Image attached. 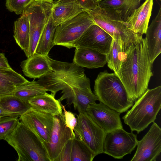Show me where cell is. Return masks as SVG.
<instances>
[{
  "instance_id": "34",
  "label": "cell",
  "mask_w": 161,
  "mask_h": 161,
  "mask_svg": "<svg viewBox=\"0 0 161 161\" xmlns=\"http://www.w3.org/2000/svg\"><path fill=\"white\" fill-rule=\"evenodd\" d=\"M12 69L5 54L3 53H0V69L9 70Z\"/></svg>"
},
{
  "instance_id": "36",
  "label": "cell",
  "mask_w": 161,
  "mask_h": 161,
  "mask_svg": "<svg viewBox=\"0 0 161 161\" xmlns=\"http://www.w3.org/2000/svg\"><path fill=\"white\" fill-rule=\"evenodd\" d=\"M103 0H93V1L94 2V3L96 4H98V3H99L101 1H103Z\"/></svg>"
},
{
  "instance_id": "32",
  "label": "cell",
  "mask_w": 161,
  "mask_h": 161,
  "mask_svg": "<svg viewBox=\"0 0 161 161\" xmlns=\"http://www.w3.org/2000/svg\"><path fill=\"white\" fill-rule=\"evenodd\" d=\"M61 105L62 109L64 110L63 114L65 124L67 126L70 130L73 135L75 137L74 130L77 124V118H76L74 114L72 112L67 111L65 106L61 103Z\"/></svg>"
},
{
  "instance_id": "26",
  "label": "cell",
  "mask_w": 161,
  "mask_h": 161,
  "mask_svg": "<svg viewBox=\"0 0 161 161\" xmlns=\"http://www.w3.org/2000/svg\"><path fill=\"white\" fill-rule=\"evenodd\" d=\"M96 156L92 151L75 136L72 139L71 161H92Z\"/></svg>"
},
{
  "instance_id": "9",
  "label": "cell",
  "mask_w": 161,
  "mask_h": 161,
  "mask_svg": "<svg viewBox=\"0 0 161 161\" xmlns=\"http://www.w3.org/2000/svg\"><path fill=\"white\" fill-rule=\"evenodd\" d=\"M136 135L128 132L123 128L107 133L104 139L103 152L116 159H122L130 154L137 146Z\"/></svg>"
},
{
  "instance_id": "24",
  "label": "cell",
  "mask_w": 161,
  "mask_h": 161,
  "mask_svg": "<svg viewBox=\"0 0 161 161\" xmlns=\"http://www.w3.org/2000/svg\"><path fill=\"white\" fill-rule=\"evenodd\" d=\"M0 105L4 110L12 115L19 117L31 109L28 102L13 95L0 98Z\"/></svg>"
},
{
  "instance_id": "11",
  "label": "cell",
  "mask_w": 161,
  "mask_h": 161,
  "mask_svg": "<svg viewBox=\"0 0 161 161\" xmlns=\"http://www.w3.org/2000/svg\"><path fill=\"white\" fill-rule=\"evenodd\" d=\"M136 152L131 161H155L161 152V129L154 122L149 130L138 141Z\"/></svg>"
},
{
  "instance_id": "4",
  "label": "cell",
  "mask_w": 161,
  "mask_h": 161,
  "mask_svg": "<svg viewBox=\"0 0 161 161\" xmlns=\"http://www.w3.org/2000/svg\"><path fill=\"white\" fill-rule=\"evenodd\" d=\"M122 117L132 132L137 133L153 123L161 108V86L148 89Z\"/></svg>"
},
{
  "instance_id": "31",
  "label": "cell",
  "mask_w": 161,
  "mask_h": 161,
  "mask_svg": "<svg viewBox=\"0 0 161 161\" xmlns=\"http://www.w3.org/2000/svg\"><path fill=\"white\" fill-rule=\"evenodd\" d=\"M0 77L6 78L12 80L16 83L17 86L29 81L13 69L9 70L0 69Z\"/></svg>"
},
{
  "instance_id": "23",
  "label": "cell",
  "mask_w": 161,
  "mask_h": 161,
  "mask_svg": "<svg viewBox=\"0 0 161 161\" xmlns=\"http://www.w3.org/2000/svg\"><path fill=\"white\" fill-rule=\"evenodd\" d=\"M56 26L51 14L38 42L35 52L47 56L54 46L53 40Z\"/></svg>"
},
{
  "instance_id": "30",
  "label": "cell",
  "mask_w": 161,
  "mask_h": 161,
  "mask_svg": "<svg viewBox=\"0 0 161 161\" xmlns=\"http://www.w3.org/2000/svg\"><path fill=\"white\" fill-rule=\"evenodd\" d=\"M17 85L12 80L0 77V98L12 95Z\"/></svg>"
},
{
  "instance_id": "12",
  "label": "cell",
  "mask_w": 161,
  "mask_h": 161,
  "mask_svg": "<svg viewBox=\"0 0 161 161\" xmlns=\"http://www.w3.org/2000/svg\"><path fill=\"white\" fill-rule=\"evenodd\" d=\"M22 122L39 139L43 145L48 142L52 128L54 116L31 108L21 115Z\"/></svg>"
},
{
  "instance_id": "37",
  "label": "cell",
  "mask_w": 161,
  "mask_h": 161,
  "mask_svg": "<svg viewBox=\"0 0 161 161\" xmlns=\"http://www.w3.org/2000/svg\"></svg>"
},
{
  "instance_id": "25",
  "label": "cell",
  "mask_w": 161,
  "mask_h": 161,
  "mask_svg": "<svg viewBox=\"0 0 161 161\" xmlns=\"http://www.w3.org/2000/svg\"><path fill=\"white\" fill-rule=\"evenodd\" d=\"M47 91L45 87L34 80L16 86L13 95L28 102L30 99L37 96L45 94L47 93Z\"/></svg>"
},
{
  "instance_id": "1",
  "label": "cell",
  "mask_w": 161,
  "mask_h": 161,
  "mask_svg": "<svg viewBox=\"0 0 161 161\" xmlns=\"http://www.w3.org/2000/svg\"><path fill=\"white\" fill-rule=\"evenodd\" d=\"M49 59L52 70L37 80L54 96L59 91L62 95L58 100L73 104L79 113L85 112L88 106L98 100L92 92L89 79L83 68L72 63Z\"/></svg>"
},
{
  "instance_id": "3",
  "label": "cell",
  "mask_w": 161,
  "mask_h": 161,
  "mask_svg": "<svg viewBox=\"0 0 161 161\" xmlns=\"http://www.w3.org/2000/svg\"><path fill=\"white\" fill-rule=\"evenodd\" d=\"M94 24L107 32L124 53L130 47L142 41V35L136 33L129 28L119 12L111 8L102 7L96 4L93 7L86 9Z\"/></svg>"
},
{
  "instance_id": "29",
  "label": "cell",
  "mask_w": 161,
  "mask_h": 161,
  "mask_svg": "<svg viewBox=\"0 0 161 161\" xmlns=\"http://www.w3.org/2000/svg\"><path fill=\"white\" fill-rule=\"evenodd\" d=\"M32 0H6L7 8L17 14H22Z\"/></svg>"
},
{
  "instance_id": "10",
  "label": "cell",
  "mask_w": 161,
  "mask_h": 161,
  "mask_svg": "<svg viewBox=\"0 0 161 161\" xmlns=\"http://www.w3.org/2000/svg\"><path fill=\"white\" fill-rule=\"evenodd\" d=\"M75 137L65 124L63 113L54 116L49 139L43 144L50 161H56L68 141Z\"/></svg>"
},
{
  "instance_id": "19",
  "label": "cell",
  "mask_w": 161,
  "mask_h": 161,
  "mask_svg": "<svg viewBox=\"0 0 161 161\" xmlns=\"http://www.w3.org/2000/svg\"><path fill=\"white\" fill-rule=\"evenodd\" d=\"M73 62L80 67L95 69L106 64V55L89 48L76 47Z\"/></svg>"
},
{
  "instance_id": "33",
  "label": "cell",
  "mask_w": 161,
  "mask_h": 161,
  "mask_svg": "<svg viewBox=\"0 0 161 161\" xmlns=\"http://www.w3.org/2000/svg\"><path fill=\"white\" fill-rule=\"evenodd\" d=\"M72 139L68 141L56 161H71Z\"/></svg>"
},
{
  "instance_id": "15",
  "label": "cell",
  "mask_w": 161,
  "mask_h": 161,
  "mask_svg": "<svg viewBox=\"0 0 161 161\" xmlns=\"http://www.w3.org/2000/svg\"><path fill=\"white\" fill-rule=\"evenodd\" d=\"M84 12V9L77 0H58L53 2L51 14L57 26Z\"/></svg>"
},
{
  "instance_id": "21",
  "label": "cell",
  "mask_w": 161,
  "mask_h": 161,
  "mask_svg": "<svg viewBox=\"0 0 161 161\" xmlns=\"http://www.w3.org/2000/svg\"><path fill=\"white\" fill-rule=\"evenodd\" d=\"M14 33L16 43L27 56L29 46L30 23L27 16L24 12L14 21Z\"/></svg>"
},
{
  "instance_id": "17",
  "label": "cell",
  "mask_w": 161,
  "mask_h": 161,
  "mask_svg": "<svg viewBox=\"0 0 161 161\" xmlns=\"http://www.w3.org/2000/svg\"><path fill=\"white\" fill-rule=\"evenodd\" d=\"M153 0H145L135 9L125 21L128 27L135 33L146 34L152 14Z\"/></svg>"
},
{
  "instance_id": "5",
  "label": "cell",
  "mask_w": 161,
  "mask_h": 161,
  "mask_svg": "<svg viewBox=\"0 0 161 161\" xmlns=\"http://www.w3.org/2000/svg\"><path fill=\"white\" fill-rule=\"evenodd\" d=\"M94 92L99 102L120 114L126 111L134 103L114 72H100L95 80Z\"/></svg>"
},
{
  "instance_id": "13",
  "label": "cell",
  "mask_w": 161,
  "mask_h": 161,
  "mask_svg": "<svg viewBox=\"0 0 161 161\" xmlns=\"http://www.w3.org/2000/svg\"><path fill=\"white\" fill-rule=\"evenodd\" d=\"M113 38L98 25L90 26L76 42L74 47H85L96 50L107 55L109 53Z\"/></svg>"
},
{
  "instance_id": "20",
  "label": "cell",
  "mask_w": 161,
  "mask_h": 161,
  "mask_svg": "<svg viewBox=\"0 0 161 161\" xmlns=\"http://www.w3.org/2000/svg\"><path fill=\"white\" fill-rule=\"evenodd\" d=\"M28 103L32 109L41 113L53 116L63 113L61 103L52 93L35 96L30 99Z\"/></svg>"
},
{
  "instance_id": "14",
  "label": "cell",
  "mask_w": 161,
  "mask_h": 161,
  "mask_svg": "<svg viewBox=\"0 0 161 161\" xmlns=\"http://www.w3.org/2000/svg\"><path fill=\"white\" fill-rule=\"evenodd\" d=\"M86 112L93 121L107 133L123 128L120 113L112 109L101 102L89 105Z\"/></svg>"
},
{
  "instance_id": "18",
  "label": "cell",
  "mask_w": 161,
  "mask_h": 161,
  "mask_svg": "<svg viewBox=\"0 0 161 161\" xmlns=\"http://www.w3.org/2000/svg\"><path fill=\"white\" fill-rule=\"evenodd\" d=\"M145 37L150 62H153L161 53V7L155 17L148 27Z\"/></svg>"
},
{
  "instance_id": "2",
  "label": "cell",
  "mask_w": 161,
  "mask_h": 161,
  "mask_svg": "<svg viewBox=\"0 0 161 161\" xmlns=\"http://www.w3.org/2000/svg\"><path fill=\"white\" fill-rule=\"evenodd\" d=\"M120 60V69L115 73L124 86L129 97L135 102L147 89L153 75V64L149 58L145 38L122 53Z\"/></svg>"
},
{
  "instance_id": "27",
  "label": "cell",
  "mask_w": 161,
  "mask_h": 161,
  "mask_svg": "<svg viewBox=\"0 0 161 161\" xmlns=\"http://www.w3.org/2000/svg\"><path fill=\"white\" fill-rule=\"evenodd\" d=\"M122 53L119 45L113 39L110 51L106 55V61L108 67L115 73L120 69Z\"/></svg>"
},
{
  "instance_id": "35",
  "label": "cell",
  "mask_w": 161,
  "mask_h": 161,
  "mask_svg": "<svg viewBox=\"0 0 161 161\" xmlns=\"http://www.w3.org/2000/svg\"><path fill=\"white\" fill-rule=\"evenodd\" d=\"M13 115L4 110L0 105V117ZM14 116V115H13Z\"/></svg>"
},
{
  "instance_id": "22",
  "label": "cell",
  "mask_w": 161,
  "mask_h": 161,
  "mask_svg": "<svg viewBox=\"0 0 161 161\" xmlns=\"http://www.w3.org/2000/svg\"><path fill=\"white\" fill-rule=\"evenodd\" d=\"M142 0H103L98 3L100 7L111 8L118 11L125 21L134 10L140 6Z\"/></svg>"
},
{
  "instance_id": "8",
  "label": "cell",
  "mask_w": 161,
  "mask_h": 161,
  "mask_svg": "<svg viewBox=\"0 0 161 161\" xmlns=\"http://www.w3.org/2000/svg\"><path fill=\"white\" fill-rule=\"evenodd\" d=\"M93 24L88 14L85 11L58 25L56 26L54 34V45L62 46L68 48L74 47L76 42Z\"/></svg>"
},
{
  "instance_id": "28",
  "label": "cell",
  "mask_w": 161,
  "mask_h": 161,
  "mask_svg": "<svg viewBox=\"0 0 161 161\" xmlns=\"http://www.w3.org/2000/svg\"><path fill=\"white\" fill-rule=\"evenodd\" d=\"M18 117L13 115L0 117V141L4 140L14 130L19 122Z\"/></svg>"
},
{
  "instance_id": "7",
  "label": "cell",
  "mask_w": 161,
  "mask_h": 161,
  "mask_svg": "<svg viewBox=\"0 0 161 161\" xmlns=\"http://www.w3.org/2000/svg\"><path fill=\"white\" fill-rule=\"evenodd\" d=\"M74 130L75 136L85 144L95 156L103 153L106 133L97 125L86 112L79 113Z\"/></svg>"
},
{
  "instance_id": "16",
  "label": "cell",
  "mask_w": 161,
  "mask_h": 161,
  "mask_svg": "<svg viewBox=\"0 0 161 161\" xmlns=\"http://www.w3.org/2000/svg\"><path fill=\"white\" fill-rule=\"evenodd\" d=\"M49 57L35 53L20 63L24 75L35 79H39L52 70Z\"/></svg>"
},
{
  "instance_id": "6",
  "label": "cell",
  "mask_w": 161,
  "mask_h": 161,
  "mask_svg": "<svg viewBox=\"0 0 161 161\" xmlns=\"http://www.w3.org/2000/svg\"><path fill=\"white\" fill-rule=\"evenodd\" d=\"M4 140L16 151L18 161H50L42 143L21 121Z\"/></svg>"
}]
</instances>
